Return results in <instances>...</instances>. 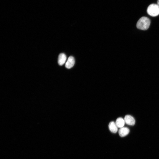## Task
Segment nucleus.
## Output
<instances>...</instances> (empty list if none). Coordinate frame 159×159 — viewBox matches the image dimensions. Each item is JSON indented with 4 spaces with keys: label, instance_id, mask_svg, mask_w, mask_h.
<instances>
[{
    "label": "nucleus",
    "instance_id": "nucleus-1",
    "mask_svg": "<svg viewBox=\"0 0 159 159\" xmlns=\"http://www.w3.org/2000/svg\"><path fill=\"white\" fill-rule=\"evenodd\" d=\"M150 24V21L148 18L143 16L139 19L137 22L136 26L138 29L146 30L149 28Z\"/></svg>",
    "mask_w": 159,
    "mask_h": 159
},
{
    "label": "nucleus",
    "instance_id": "nucleus-6",
    "mask_svg": "<svg viewBox=\"0 0 159 159\" xmlns=\"http://www.w3.org/2000/svg\"><path fill=\"white\" fill-rule=\"evenodd\" d=\"M130 132L129 129L127 127H123L120 128L118 133L119 135L121 137H124L127 135Z\"/></svg>",
    "mask_w": 159,
    "mask_h": 159
},
{
    "label": "nucleus",
    "instance_id": "nucleus-5",
    "mask_svg": "<svg viewBox=\"0 0 159 159\" xmlns=\"http://www.w3.org/2000/svg\"><path fill=\"white\" fill-rule=\"evenodd\" d=\"M67 57L66 55L63 53H61L58 56V62L60 66L62 65L66 62Z\"/></svg>",
    "mask_w": 159,
    "mask_h": 159
},
{
    "label": "nucleus",
    "instance_id": "nucleus-4",
    "mask_svg": "<svg viewBox=\"0 0 159 159\" xmlns=\"http://www.w3.org/2000/svg\"><path fill=\"white\" fill-rule=\"evenodd\" d=\"M75 63L74 58L72 56H70L66 61L65 67L67 69H70L74 65Z\"/></svg>",
    "mask_w": 159,
    "mask_h": 159
},
{
    "label": "nucleus",
    "instance_id": "nucleus-3",
    "mask_svg": "<svg viewBox=\"0 0 159 159\" xmlns=\"http://www.w3.org/2000/svg\"><path fill=\"white\" fill-rule=\"evenodd\" d=\"M125 123L130 125H133L135 123V120L134 118L130 115H126L124 119Z\"/></svg>",
    "mask_w": 159,
    "mask_h": 159
},
{
    "label": "nucleus",
    "instance_id": "nucleus-2",
    "mask_svg": "<svg viewBox=\"0 0 159 159\" xmlns=\"http://www.w3.org/2000/svg\"><path fill=\"white\" fill-rule=\"evenodd\" d=\"M147 11L151 16H157L159 14V6L157 4H151L148 7Z\"/></svg>",
    "mask_w": 159,
    "mask_h": 159
},
{
    "label": "nucleus",
    "instance_id": "nucleus-9",
    "mask_svg": "<svg viewBox=\"0 0 159 159\" xmlns=\"http://www.w3.org/2000/svg\"><path fill=\"white\" fill-rule=\"evenodd\" d=\"M157 4L159 6V0H158L157 1Z\"/></svg>",
    "mask_w": 159,
    "mask_h": 159
},
{
    "label": "nucleus",
    "instance_id": "nucleus-7",
    "mask_svg": "<svg viewBox=\"0 0 159 159\" xmlns=\"http://www.w3.org/2000/svg\"><path fill=\"white\" fill-rule=\"evenodd\" d=\"M108 127L110 131L112 133H116L117 131L118 127L115 122L113 121H112L110 122Z\"/></svg>",
    "mask_w": 159,
    "mask_h": 159
},
{
    "label": "nucleus",
    "instance_id": "nucleus-8",
    "mask_svg": "<svg viewBox=\"0 0 159 159\" xmlns=\"http://www.w3.org/2000/svg\"><path fill=\"white\" fill-rule=\"evenodd\" d=\"M115 123L118 127L120 128L123 127L125 122L124 119L120 117L117 119Z\"/></svg>",
    "mask_w": 159,
    "mask_h": 159
}]
</instances>
